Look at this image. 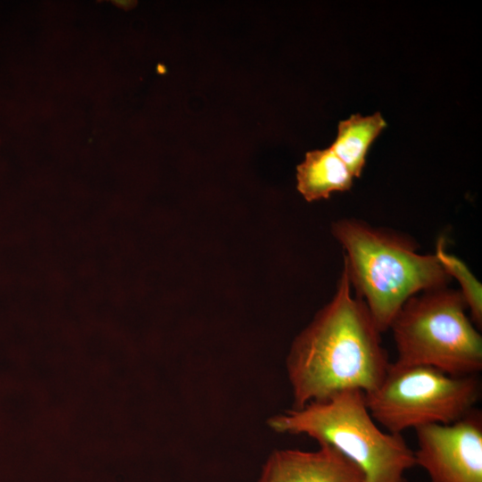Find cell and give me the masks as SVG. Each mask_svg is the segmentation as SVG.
<instances>
[{
	"label": "cell",
	"mask_w": 482,
	"mask_h": 482,
	"mask_svg": "<svg viewBox=\"0 0 482 482\" xmlns=\"http://www.w3.org/2000/svg\"><path fill=\"white\" fill-rule=\"evenodd\" d=\"M332 232L345 250L351 286L381 333L408 299L451 280L435 253H418L401 235L353 219L337 221Z\"/></svg>",
	"instance_id": "obj_2"
},
{
	"label": "cell",
	"mask_w": 482,
	"mask_h": 482,
	"mask_svg": "<svg viewBox=\"0 0 482 482\" xmlns=\"http://www.w3.org/2000/svg\"><path fill=\"white\" fill-rule=\"evenodd\" d=\"M296 170L297 189L309 202L347 191L353 185V176L330 147L306 153Z\"/></svg>",
	"instance_id": "obj_8"
},
{
	"label": "cell",
	"mask_w": 482,
	"mask_h": 482,
	"mask_svg": "<svg viewBox=\"0 0 482 482\" xmlns=\"http://www.w3.org/2000/svg\"><path fill=\"white\" fill-rule=\"evenodd\" d=\"M257 482H364L358 467L340 452L278 449L267 458Z\"/></svg>",
	"instance_id": "obj_7"
},
{
	"label": "cell",
	"mask_w": 482,
	"mask_h": 482,
	"mask_svg": "<svg viewBox=\"0 0 482 482\" xmlns=\"http://www.w3.org/2000/svg\"><path fill=\"white\" fill-rule=\"evenodd\" d=\"M380 335L363 301L353 296L343 264L332 299L297 335L287 354L292 408L343 391H374L391 364Z\"/></svg>",
	"instance_id": "obj_1"
},
{
	"label": "cell",
	"mask_w": 482,
	"mask_h": 482,
	"mask_svg": "<svg viewBox=\"0 0 482 482\" xmlns=\"http://www.w3.org/2000/svg\"><path fill=\"white\" fill-rule=\"evenodd\" d=\"M461 292L446 287L408 299L388 329L395 343V363L422 365L452 376L482 370V337L468 317Z\"/></svg>",
	"instance_id": "obj_4"
},
{
	"label": "cell",
	"mask_w": 482,
	"mask_h": 482,
	"mask_svg": "<svg viewBox=\"0 0 482 482\" xmlns=\"http://www.w3.org/2000/svg\"><path fill=\"white\" fill-rule=\"evenodd\" d=\"M416 465L430 482H482V414L474 409L451 424L414 429Z\"/></svg>",
	"instance_id": "obj_6"
},
{
	"label": "cell",
	"mask_w": 482,
	"mask_h": 482,
	"mask_svg": "<svg viewBox=\"0 0 482 482\" xmlns=\"http://www.w3.org/2000/svg\"><path fill=\"white\" fill-rule=\"evenodd\" d=\"M480 395L477 375L456 377L428 366L394 362L365 401L379 427L402 434L426 425L453 423L475 409Z\"/></svg>",
	"instance_id": "obj_5"
},
{
	"label": "cell",
	"mask_w": 482,
	"mask_h": 482,
	"mask_svg": "<svg viewBox=\"0 0 482 482\" xmlns=\"http://www.w3.org/2000/svg\"><path fill=\"white\" fill-rule=\"evenodd\" d=\"M386 126L378 112L370 116L356 113L339 122L337 136L329 147L346 165L353 178L361 176L368 150Z\"/></svg>",
	"instance_id": "obj_9"
},
{
	"label": "cell",
	"mask_w": 482,
	"mask_h": 482,
	"mask_svg": "<svg viewBox=\"0 0 482 482\" xmlns=\"http://www.w3.org/2000/svg\"><path fill=\"white\" fill-rule=\"evenodd\" d=\"M268 424L278 433L304 435L337 450L358 467L364 482H406V472L416 466L414 451L402 434L378 426L359 390L292 408Z\"/></svg>",
	"instance_id": "obj_3"
},
{
	"label": "cell",
	"mask_w": 482,
	"mask_h": 482,
	"mask_svg": "<svg viewBox=\"0 0 482 482\" xmlns=\"http://www.w3.org/2000/svg\"><path fill=\"white\" fill-rule=\"evenodd\" d=\"M435 255L451 278H455L460 285L467 308L471 314V320L476 327L482 324V287L469 267L460 258L449 253L445 249L444 238L438 240Z\"/></svg>",
	"instance_id": "obj_10"
}]
</instances>
